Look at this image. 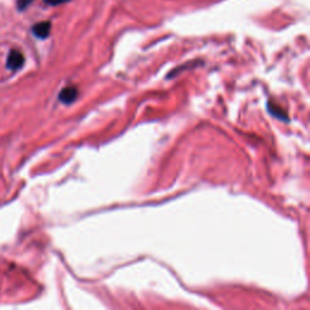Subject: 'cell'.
Listing matches in <instances>:
<instances>
[{"mask_svg": "<svg viewBox=\"0 0 310 310\" xmlns=\"http://www.w3.org/2000/svg\"><path fill=\"white\" fill-rule=\"evenodd\" d=\"M68 1H70V0H44L45 4L51 5V6H57V5H62Z\"/></svg>", "mask_w": 310, "mask_h": 310, "instance_id": "cell-5", "label": "cell"}, {"mask_svg": "<svg viewBox=\"0 0 310 310\" xmlns=\"http://www.w3.org/2000/svg\"><path fill=\"white\" fill-rule=\"evenodd\" d=\"M33 1L34 0H17L18 10H21V11H22V10H26Z\"/></svg>", "mask_w": 310, "mask_h": 310, "instance_id": "cell-4", "label": "cell"}, {"mask_svg": "<svg viewBox=\"0 0 310 310\" xmlns=\"http://www.w3.org/2000/svg\"><path fill=\"white\" fill-rule=\"evenodd\" d=\"M32 32L37 38L39 39H46V38L50 35L51 32V23L50 22H39L37 23L35 26L32 28Z\"/></svg>", "mask_w": 310, "mask_h": 310, "instance_id": "cell-3", "label": "cell"}, {"mask_svg": "<svg viewBox=\"0 0 310 310\" xmlns=\"http://www.w3.org/2000/svg\"><path fill=\"white\" fill-rule=\"evenodd\" d=\"M24 64V57L20 51L17 50H12L11 52L7 56V61H6V67L11 70H17L20 68H22Z\"/></svg>", "mask_w": 310, "mask_h": 310, "instance_id": "cell-1", "label": "cell"}, {"mask_svg": "<svg viewBox=\"0 0 310 310\" xmlns=\"http://www.w3.org/2000/svg\"><path fill=\"white\" fill-rule=\"evenodd\" d=\"M78 96V89L75 86H67L59 92L58 100L61 101L64 104H70V103L74 102L77 100Z\"/></svg>", "mask_w": 310, "mask_h": 310, "instance_id": "cell-2", "label": "cell"}]
</instances>
